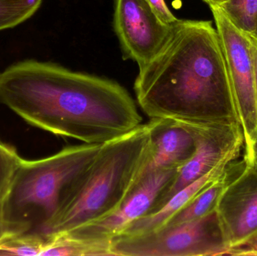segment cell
I'll use <instances>...</instances> for the list:
<instances>
[{
	"label": "cell",
	"instance_id": "21",
	"mask_svg": "<svg viewBox=\"0 0 257 256\" xmlns=\"http://www.w3.org/2000/svg\"><path fill=\"white\" fill-rule=\"evenodd\" d=\"M248 162H253V164L257 165V133L253 145H252L251 154H250Z\"/></svg>",
	"mask_w": 257,
	"mask_h": 256
},
{
	"label": "cell",
	"instance_id": "20",
	"mask_svg": "<svg viewBox=\"0 0 257 256\" xmlns=\"http://www.w3.org/2000/svg\"><path fill=\"white\" fill-rule=\"evenodd\" d=\"M21 234H24V233L21 232L15 228L5 225L4 224L0 222V243L10 237Z\"/></svg>",
	"mask_w": 257,
	"mask_h": 256
},
{
	"label": "cell",
	"instance_id": "12",
	"mask_svg": "<svg viewBox=\"0 0 257 256\" xmlns=\"http://www.w3.org/2000/svg\"><path fill=\"white\" fill-rule=\"evenodd\" d=\"M237 159L238 158L229 157L222 161L205 175L171 197L160 208L133 222L119 236L142 235L163 228L198 194L214 183L223 174L228 165Z\"/></svg>",
	"mask_w": 257,
	"mask_h": 256
},
{
	"label": "cell",
	"instance_id": "3",
	"mask_svg": "<svg viewBox=\"0 0 257 256\" xmlns=\"http://www.w3.org/2000/svg\"><path fill=\"white\" fill-rule=\"evenodd\" d=\"M151 144L149 121L102 144L64 189L42 234L70 232L117 211L142 179Z\"/></svg>",
	"mask_w": 257,
	"mask_h": 256
},
{
	"label": "cell",
	"instance_id": "4",
	"mask_svg": "<svg viewBox=\"0 0 257 256\" xmlns=\"http://www.w3.org/2000/svg\"><path fill=\"white\" fill-rule=\"evenodd\" d=\"M101 145L84 143L43 159H23L0 204V222L23 233H42L66 186L92 162Z\"/></svg>",
	"mask_w": 257,
	"mask_h": 256
},
{
	"label": "cell",
	"instance_id": "17",
	"mask_svg": "<svg viewBox=\"0 0 257 256\" xmlns=\"http://www.w3.org/2000/svg\"><path fill=\"white\" fill-rule=\"evenodd\" d=\"M22 159L15 147L0 141V204Z\"/></svg>",
	"mask_w": 257,
	"mask_h": 256
},
{
	"label": "cell",
	"instance_id": "9",
	"mask_svg": "<svg viewBox=\"0 0 257 256\" xmlns=\"http://www.w3.org/2000/svg\"><path fill=\"white\" fill-rule=\"evenodd\" d=\"M179 169L160 170L142 177L121 207L97 222L65 234L90 241L111 242L133 222L155 208L159 200L175 180Z\"/></svg>",
	"mask_w": 257,
	"mask_h": 256
},
{
	"label": "cell",
	"instance_id": "10",
	"mask_svg": "<svg viewBox=\"0 0 257 256\" xmlns=\"http://www.w3.org/2000/svg\"><path fill=\"white\" fill-rule=\"evenodd\" d=\"M216 211L229 249L244 246L256 237L257 165L247 162L244 171L223 192Z\"/></svg>",
	"mask_w": 257,
	"mask_h": 256
},
{
	"label": "cell",
	"instance_id": "13",
	"mask_svg": "<svg viewBox=\"0 0 257 256\" xmlns=\"http://www.w3.org/2000/svg\"><path fill=\"white\" fill-rule=\"evenodd\" d=\"M45 236L46 243L42 255H111V242L90 241L65 234H45Z\"/></svg>",
	"mask_w": 257,
	"mask_h": 256
},
{
	"label": "cell",
	"instance_id": "14",
	"mask_svg": "<svg viewBox=\"0 0 257 256\" xmlns=\"http://www.w3.org/2000/svg\"><path fill=\"white\" fill-rule=\"evenodd\" d=\"M42 3V0H0V31L30 19Z\"/></svg>",
	"mask_w": 257,
	"mask_h": 256
},
{
	"label": "cell",
	"instance_id": "18",
	"mask_svg": "<svg viewBox=\"0 0 257 256\" xmlns=\"http://www.w3.org/2000/svg\"><path fill=\"white\" fill-rule=\"evenodd\" d=\"M159 18L168 24H175L178 18L172 13L165 0H147Z\"/></svg>",
	"mask_w": 257,
	"mask_h": 256
},
{
	"label": "cell",
	"instance_id": "15",
	"mask_svg": "<svg viewBox=\"0 0 257 256\" xmlns=\"http://www.w3.org/2000/svg\"><path fill=\"white\" fill-rule=\"evenodd\" d=\"M220 7L235 27L257 36V0H229Z\"/></svg>",
	"mask_w": 257,
	"mask_h": 256
},
{
	"label": "cell",
	"instance_id": "23",
	"mask_svg": "<svg viewBox=\"0 0 257 256\" xmlns=\"http://www.w3.org/2000/svg\"><path fill=\"white\" fill-rule=\"evenodd\" d=\"M203 1L206 3L208 6H222L229 0H203Z\"/></svg>",
	"mask_w": 257,
	"mask_h": 256
},
{
	"label": "cell",
	"instance_id": "6",
	"mask_svg": "<svg viewBox=\"0 0 257 256\" xmlns=\"http://www.w3.org/2000/svg\"><path fill=\"white\" fill-rule=\"evenodd\" d=\"M226 58L240 126L244 135V157L249 161L257 133L254 69L250 41L220 6H209Z\"/></svg>",
	"mask_w": 257,
	"mask_h": 256
},
{
	"label": "cell",
	"instance_id": "2",
	"mask_svg": "<svg viewBox=\"0 0 257 256\" xmlns=\"http://www.w3.org/2000/svg\"><path fill=\"white\" fill-rule=\"evenodd\" d=\"M134 90L150 119L240 125L220 36L210 21L172 24L161 49L139 68Z\"/></svg>",
	"mask_w": 257,
	"mask_h": 256
},
{
	"label": "cell",
	"instance_id": "22",
	"mask_svg": "<svg viewBox=\"0 0 257 256\" xmlns=\"http://www.w3.org/2000/svg\"><path fill=\"white\" fill-rule=\"evenodd\" d=\"M257 247V236L254 238L247 242L244 246H240V247L233 248V249H251V248Z\"/></svg>",
	"mask_w": 257,
	"mask_h": 256
},
{
	"label": "cell",
	"instance_id": "16",
	"mask_svg": "<svg viewBox=\"0 0 257 256\" xmlns=\"http://www.w3.org/2000/svg\"><path fill=\"white\" fill-rule=\"evenodd\" d=\"M46 240V236L40 232L14 236L0 243V255H42Z\"/></svg>",
	"mask_w": 257,
	"mask_h": 256
},
{
	"label": "cell",
	"instance_id": "8",
	"mask_svg": "<svg viewBox=\"0 0 257 256\" xmlns=\"http://www.w3.org/2000/svg\"><path fill=\"white\" fill-rule=\"evenodd\" d=\"M172 28L147 0H114V29L123 59L136 62L139 68L159 52Z\"/></svg>",
	"mask_w": 257,
	"mask_h": 256
},
{
	"label": "cell",
	"instance_id": "7",
	"mask_svg": "<svg viewBox=\"0 0 257 256\" xmlns=\"http://www.w3.org/2000/svg\"><path fill=\"white\" fill-rule=\"evenodd\" d=\"M182 123L194 136L196 151L191 159L180 168L175 180L163 192L153 211L160 208L171 197L205 175L222 161L229 157H239L244 147V135L238 123Z\"/></svg>",
	"mask_w": 257,
	"mask_h": 256
},
{
	"label": "cell",
	"instance_id": "1",
	"mask_svg": "<svg viewBox=\"0 0 257 256\" xmlns=\"http://www.w3.org/2000/svg\"><path fill=\"white\" fill-rule=\"evenodd\" d=\"M0 104L31 126L85 144H104L142 123L118 83L49 62L24 60L0 72Z\"/></svg>",
	"mask_w": 257,
	"mask_h": 256
},
{
	"label": "cell",
	"instance_id": "19",
	"mask_svg": "<svg viewBox=\"0 0 257 256\" xmlns=\"http://www.w3.org/2000/svg\"><path fill=\"white\" fill-rule=\"evenodd\" d=\"M250 43L252 57H253V69H254V87L255 96H256V111H257V36L246 33Z\"/></svg>",
	"mask_w": 257,
	"mask_h": 256
},
{
	"label": "cell",
	"instance_id": "11",
	"mask_svg": "<svg viewBox=\"0 0 257 256\" xmlns=\"http://www.w3.org/2000/svg\"><path fill=\"white\" fill-rule=\"evenodd\" d=\"M151 144L143 176L160 170L180 169L194 154L196 144L184 123L169 119H150Z\"/></svg>",
	"mask_w": 257,
	"mask_h": 256
},
{
	"label": "cell",
	"instance_id": "5",
	"mask_svg": "<svg viewBox=\"0 0 257 256\" xmlns=\"http://www.w3.org/2000/svg\"><path fill=\"white\" fill-rule=\"evenodd\" d=\"M229 250L216 210L179 225L138 236L111 240L112 256L227 255Z\"/></svg>",
	"mask_w": 257,
	"mask_h": 256
}]
</instances>
